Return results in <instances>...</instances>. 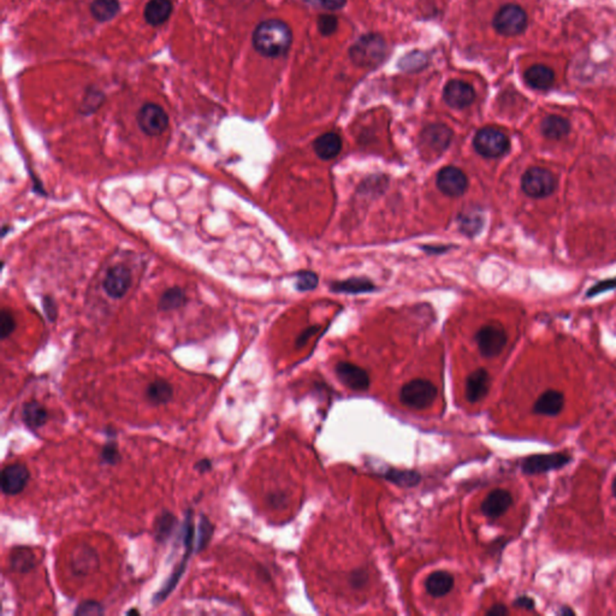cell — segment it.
<instances>
[{"instance_id":"39","label":"cell","mask_w":616,"mask_h":616,"mask_svg":"<svg viewBox=\"0 0 616 616\" xmlns=\"http://www.w3.org/2000/svg\"><path fill=\"white\" fill-rule=\"evenodd\" d=\"M16 328V320H15L14 315L8 310H3L1 312V338H9L11 333H14Z\"/></svg>"},{"instance_id":"29","label":"cell","mask_w":616,"mask_h":616,"mask_svg":"<svg viewBox=\"0 0 616 616\" xmlns=\"http://www.w3.org/2000/svg\"><path fill=\"white\" fill-rule=\"evenodd\" d=\"M177 526V517L169 512L164 510L154 522V540L159 544H165L170 540L174 531Z\"/></svg>"},{"instance_id":"21","label":"cell","mask_w":616,"mask_h":616,"mask_svg":"<svg viewBox=\"0 0 616 616\" xmlns=\"http://www.w3.org/2000/svg\"><path fill=\"white\" fill-rule=\"evenodd\" d=\"M525 80L527 85L533 90H548L553 85L555 75L553 70L548 67L542 64H535L527 69L525 72Z\"/></svg>"},{"instance_id":"28","label":"cell","mask_w":616,"mask_h":616,"mask_svg":"<svg viewBox=\"0 0 616 616\" xmlns=\"http://www.w3.org/2000/svg\"><path fill=\"white\" fill-rule=\"evenodd\" d=\"M540 131L547 139L560 140L569 134L571 124L566 118L551 115L543 119L540 124Z\"/></svg>"},{"instance_id":"50","label":"cell","mask_w":616,"mask_h":616,"mask_svg":"<svg viewBox=\"0 0 616 616\" xmlns=\"http://www.w3.org/2000/svg\"><path fill=\"white\" fill-rule=\"evenodd\" d=\"M514 606H517V607L519 608H525V609H533V607H535V602H533L530 597L524 596V597L517 599V601L514 602Z\"/></svg>"},{"instance_id":"42","label":"cell","mask_w":616,"mask_h":616,"mask_svg":"<svg viewBox=\"0 0 616 616\" xmlns=\"http://www.w3.org/2000/svg\"><path fill=\"white\" fill-rule=\"evenodd\" d=\"M305 1L320 9L338 10L344 6L347 0H305Z\"/></svg>"},{"instance_id":"24","label":"cell","mask_w":616,"mask_h":616,"mask_svg":"<svg viewBox=\"0 0 616 616\" xmlns=\"http://www.w3.org/2000/svg\"><path fill=\"white\" fill-rule=\"evenodd\" d=\"M454 586V578L444 571H437L431 573L425 581V588L428 594L432 597H443L449 594Z\"/></svg>"},{"instance_id":"36","label":"cell","mask_w":616,"mask_h":616,"mask_svg":"<svg viewBox=\"0 0 616 616\" xmlns=\"http://www.w3.org/2000/svg\"><path fill=\"white\" fill-rule=\"evenodd\" d=\"M103 607L100 604L99 602H97V601H93V599H88V601H85V602L80 603L78 606H77L76 609H75V612H74V615L77 616H100L103 615Z\"/></svg>"},{"instance_id":"20","label":"cell","mask_w":616,"mask_h":616,"mask_svg":"<svg viewBox=\"0 0 616 616\" xmlns=\"http://www.w3.org/2000/svg\"><path fill=\"white\" fill-rule=\"evenodd\" d=\"M99 565L98 553L94 549L85 547L75 551L72 560V569L76 576H88Z\"/></svg>"},{"instance_id":"13","label":"cell","mask_w":616,"mask_h":616,"mask_svg":"<svg viewBox=\"0 0 616 616\" xmlns=\"http://www.w3.org/2000/svg\"><path fill=\"white\" fill-rule=\"evenodd\" d=\"M338 379L351 390L364 392L369 387V374L356 365L351 363H338L335 367Z\"/></svg>"},{"instance_id":"3","label":"cell","mask_w":616,"mask_h":616,"mask_svg":"<svg viewBox=\"0 0 616 616\" xmlns=\"http://www.w3.org/2000/svg\"><path fill=\"white\" fill-rule=\"evenodd\" d=\"M387 53V45L381 36L369 34L360 38L356 45L351 47L353 62L364 68H374L382 62Z\"/></svg>"},{"instance_id":"15","label":"cell","mask_w":616,"mask_h":616,"mask_svg":"<svg viewBox=\"0 0 616 616\" xmlns=\"http://www.w3.org/2000/svg\"><path fill=\"white\" fill-rule=\"evenodd\" d=\"M443 98L450 108H465L474 101L476 93L471 85L459 80H453L448 82L444 87Z\"/></svg>"},{"instance_id":"33","label":"cell","mask_w":616,"mask_h":616,"mask_svg":"<svg viewBox=\"0 0 616 616\" xmlns=\"http://www.w3.org/2000/svg\"><path fill=\"white\" fill-rule=\"evenodd\" d=\"M213 532H215V527L212 525V522L205 515H203L199 522L198 533L195 537V543H197L195 553H201L203 550L206 549L213 537Z\"/></svg>"},{"instance_id":"34","label":"cell","mask_w":616,"mask_h":616,"mask_svg":"<svg viewBox=\"0 0 616 616\" xmlns=\"http://www.w3.org/2000/svg\"><path fill=\"white\" fill-rule=\"evenodd\" d=\"M333 289L335 292H366L374 290V283L369 282L367 279L364 278H353L340 282V283H333Z\"/></svg>"},{"instance_id":"45","label":"cell","mask_w":616,"mask_h":616,"mask_svg":"<svg viewBox=\"0 0 616 616\" xmlns=\"http://www.w3.org/2000/svg\"><path fill=\"white\" fill-rule=\"evenodd\" d=\"M269 503L271 504V507H274V508H281V507H283L284 503H285V501H287V497L283 494H279V492H276V494H272V495L269 496Z\"/></svg>"},{"instance_id":"10","label":"cell","mask_w":616,"mask_h":616,"mask_svg":"<svg viewBox=\"0 0 616 616\" xmlns=\"http://www.w3.org/2000/svg\"><path fill=\"white\" fill-rule=\"evenodd\" d=\"M31 481V472L26 465L21 463H10L1 471L0 485L6 496L19 495Z\"/></svg>"},{"instance_id":"4","label":"cell","mask_w":616,"mask_h":616,"mask_svg":"<svg viewBox=\"0 0 616 616\" xmlns=\"http://www.w3.org/2000/svg\"><path fill=\"white\" fill-rule=\"evenodd\" d=\"M437 388L428 379H413L406 383L400 390L402 405L413 410H425L435 402Z\"/></svg>"},{"instance_id":"27","label":"cell","mask_w":616,"mask_h":616,"mask_svg":"<svg viewBox=\"0 0 616 616\" xmlns=\"http://www.w3.org/2000/svg\"><path fill=\"white\" fill-rule=\"evenodd\" d=\"M144 395L151 405H167L174 397V388L165 379H156L149 383Z\"/></svg>"},{"instance_id":"22","label":"cell","mask_w":616,"mask_h":616,"mask_svg":"<svg viewBox=\"0 0 616 616\" xmlns=\"http://www.w3.org/2000/svg\"><path fill=\"white\" fill-rule=\"evenodd\" d=\"M23 423L32 430H39L45 426L49 420V413L44 406L38 401H29L23 405L21 410Z\"/></svg>"},{"instance_id":"49","label":"cell","mask_w":616,"mask_h":616,"mask_svg":"<svg viewBox=\"0 0 616 616\" xmlns=\"http://www.w3.org/2000/svg\"><path fill=\"white\" fill-rule=\"evenodd\" d=\"M486 614L492 616L507 615V614H508V609L504 607L503 604H496V606H494L491 609H489V610L486 612Z\"/></svg>"},{"instance_id":"12","label":"cell","mask_w":616,"mask_h":616,"mask_svg":"<svg viewBox=\"0 0 616 616\" xmlns=\"http://www.w3.org/2000/svg\"><path fill=\"white\" fill-rule=\"evenodd\" d=\"M131 285V274L126 266H113L108 271L103 278V290L113 299H122L126 297Z\"/></svg>"},{"instance_id":"43","label":"cell","mask_w":616,"mask_h":616,"mask_svg":"<svg viewBox=\"0 0 616 616\" xmlns=\"http://www.w3.org/2000/svg\"><path fill=\"white\" fill-rule=\"evenodd\" d=\"M614 288H616V279L603 281V282L596 283V285H594L592 288L590 289L586 295H588V297H594V295H599L601 292H606V290H610V289Z\"/></svg>"},{"instance_id":"7","label":"cell","mask_w":616,"mask_h":616,"mask_svg":"<svg viewBox=\"0 0 616 616\" xmlns=\"http://www.w3.org/2000/svg\"><path fill=\"white\" fill-rule=\"evenodd\" d=\"M494 27L501 35H519L526 29V13L517 5H504L495 15Z\"/></svg>"},{"instance_id":"47","label":"cell","mask_w":616,"mask_h":616,"mask_svg":"<svg viewBox=\"0 0 616 616\" xmlns=\"http://www.w3.org/2000/svg\"><path fill=\"white\" fill-rule=\"evenodd\" d=\"M318 330V326H315V328H307L306 331H303V333L299 336L297 341V346L301 347L307 342V340L312 336V335H315V331Z\"/></svg>"},{"instance_id":"11","label":"cell","mask_w":616,"mask_h":616,"mask_svg":"<svg viewBox=\"0 0 616 616\" xmlns=\"http://www.w3.org/2000/svg\"><path fill=\"white\" fill-rule=\"evenodd\" d=\"M436 185L442 193L451 198H458L467 189V176L458 167H445L437 174Z\"/></svg>"},{"instance_id":"35","label":"cell","mask_w":616,"mask_h":616,"mask_svg":"<svg viewBox=\"0 0 616 616\" xmlns=\"http://www.w3.org/2000/svg\"><path fill=\"white\" fill-rule=\"evenodd\" d=\"M385 478L388 481L401 486H415L420 481V474L414 472V471L390 469V471H388Z\"/></svg>"},{"instance_id":"26","label":"cell","mask_w":616,"mask_h":616,"mask_svg":"<svg viewBox=\"0 0 616 616\" xmlns=\"http://www.w3.org/2000/svg\"><path fill=\"white\" fill-rule=\"evenodd\" d=\"M10 568L17 573H28L33 571L38 565L36 556L32 549L27 547H18L13 549L10 553Z\"/></svg>"},{"instance_id":"51","label":"cell","mask_w":616,"mask_h":616,"mask_svg":"<svg viewBox=\"0 0 616 616\" xmlns=\"http://www.w3.org/2000/svg\"><path fill=\"white\" fill-rule=\"evenodd\" d=\"M613 494H614V496L616 497V478L614 483H613Z\"/></svg>"},{"instance_id":"8","label":"cell","mask_w":616,"mask_h":616,"mask_svg":"<svg viewBox=\"0 0 616 616\" xmlns=\"http://www.w3.org/2000/svg\"><path fill=\"white\" fill-rule=\"evenodd\" d=\"M138 124L146 135L159 136L169 126V116L157 103H144L138 113Z\"/></svg>"},{"instance_id":"1","label":"cell","mask_w":616,"mask_h":616,"mask_svg":"<svg viewBox=\"0 0 616 616\" xmlns=\"http://www.w3.org/2000/svg\"><path fill=\"white\" fill-rule=\"evenodd\" d=\"M290 28L279 19L261 22L253 33V46L259 53L276 58L287 53L292 45Z\"/></svg>"},{"instance_id":"25","label":"cell","mask_w":616,"mask_h":616,"mask_svg":"<svg viewBox=\"0 0 616 616\" xmlns=\"http://www.w3.org/2000/svg\"><path fill=\"white\" fill-rule=\"evenodd\" d=\"M315 153L318 154V157L324 159V160H330L335 157H338L341 149H342V140L340 135L335 133H326L324 135L319 136L315 140Z\"/></svg>"},{"instance_id":"17","label":"cell","mask_w":616,"mask_h":616,"mask_svg":"<svg viewBox=\"0 0 616 616\" xmlns=\"http://www.w3.org/2000/svg\"><path fill=\"white\" fill-rule=\"evenodd\" d=\"M513 504V496L504 489H495L486 496L481 503V512L489 519L502 517Z\"/></svg>"},{"instance_id":"23","label":"cell","mask_w":616,"mask_h":616,"mask_svg":"<svg viewBox=\"0 0 616 616\" xmlns=\"http://www.w3.org/2000/svg\"><path fill=\"white\" fill-rule=\"evenodd\" d=\"M172 13V0H149L144 8V19L151 26L167 22Z\"/></svg>"},{"instance_id":"46","label":"cell","mask_w":616,"mask_h":616,"mask_svg":"<svg viewBox=\"0 0 616 616\" xmlns=\"http://www.w3.org/2000/svg\"><path fill=\"white\" fill-rule=\"evenodd\" d=\"M366 581H367V574H366L365 572H356V573H353V574H351V585L354 586V588H356V589H359V588H361V586H363V585H364V583H366Z\"/></svg>"},{"instance_id":"32","label":"cell","mask_w":616,"mask_h":616,"mask_svg":"<svg viewBox=\"0 0 616 616\" xmlns=\"http://www.w3.org/2000/svg\"><path fill=\"white\" fill-rule=\"evenodd\" d=\"M110 431H111V428H108V442L103 444L101 453H100V459H101V461H103V463H105V465H108V466H116V465L121 461V451H119L117 440H116L117 433H116L115 430H113V432Z\"/></svg>"},{"instance_id":"9","label":"cell","mask_w":616,"mask_h":616,"mask_svg":"<svg viewBox=\"0 0 616 616\" xmlns=\"http://www.w3.org/2000/svg\"><path fill=\"white\" fill-rule=\"evenodd\" d=\"M476 341L481 356L494 358L501 354L507 344V333L501 325H485L478 331Z\"/></svg>"},{"instance_id":"30","label":"cell","mask_w":616,"mask_h":616,"mask_svg":"<svg viewBox=\"0 0 616 616\" xmlns=\"http://www.w3.org/2000/svg\"><path fill=\"white\" fill-rule=\"evenodd\" d=\"M118 10H119L118 0H94L90 5V14L99 22H106L113 19L117 15Z\"/></svg>"},{"instance_id":"31","label":"cell","mask_w":616,"mask_h":616,"mask_svg":"<svg viewBox=\"0 0 616 616\" xmlns=\"http://www.w3.org/2000/svg\"><path fill=\"white\" fill-rule=\"evenodd\" d=\"M187 301L185 292L178 287H172L163 292L162 297L159 300V310L163 312L175 310L185 305Z\"/></svg>"},{"instance_id":"6","label":"cell","mask_w":616,"mask_h":616,"mask_svg":"<svg viewBox=\"0 0 616 616\" xmlns=\"http://www.w3.org/2000/svg\"><path fill=\"white\" fill-rule=\"evenodd\" d=\"M473 146L483 157L495 159L508 152L510 142L503 131L488 126L478 131L473 140Z\"/></svg>"},{"instance_id":"41","label":"cell","mask_w":616,"mask_h":616,"mask_svg":"<svg viewBox=\"0 0 616 616\" xmlns=\"http://www.w3.org/2000/svg\"><path fill=\"white\" fill-rule=\"evenodd\" d=\"M483 221L479 216H466L463 217L461 222L463 233L465 234H476L478 230L481 229Z\"/></svg>"},{"instance_id":"44","label":"cell","mask_w":616,"mask_h":616,"mask_svg":"<svg viewBox=\"0 0 616 616\" xmlns=\"http://www.w3.org/2000/svg\"><path fill=\"white\" fill-rule=\"evenodd\" d=\"M44 307H45V312L47 317H49L51 320L56 319V317H57V308H56V303H54L53 300H52L50 297L44 299Z\"/></svg>"},{"instance_id":"18","label":"cell","mask_w":616,"mask_h":616,"mask_svg":"<svg viewBox=\"0 0 616 616\" xmlns=\"http://www.w3.org/2000/svg\"><path fill=\"white\" fill-rule=\"evenodd\" d=\"M490 374L484 369L473 371L466 379V399L471 403L483 400L490 390Z\"/></svg>"},{"instance_id":"38","label":"cell","mask_w":616,"mask_h":616,"mask_svg":"<svg viewBox=\"0 0 616 616\" xmlns=\"http://www.w3.org/2000/svg\"><path fill=\"white\" fill-rule=\"evenodd\" d=\"M317 284H318V277L315 272L303 271V272L297 274V287L299 290H301V292L312 290L317 287Z\"/></svg>"},{"instance_id":"5","label":"cell","mask_w":616,"mask_h":616,"mask_svg":"<svg viewBox=\"0 0 616 616\" xmlns=\"http://www.w3.org/2000/svg\"><path fill=\"white\" fill-rule=\"evenodd\" d=\"M558 188V178L544 167H531L522 178V189L527 197L547 198Z\"/></svg>"},{"instance_id":"2","label":"cell","mask_w":616,"mask_h":616,"mask_svg":"<svg viewBox=\"0 0 616 616\" xmlns=\"http://www.w3.org/2000/svg\"><path fill=\"white\" fill-rule=\"evenodd\" d=\"M182 538H183V545H185V556L181 560L178 566L176 567L170 576L167 578V583L163 585L162 589L158 591L157 594L153 596V604L158 606L160 603L164 602L169 597V594L176 589L177 584L180 583L181 578L185 574V568L188 565L189 558L190 555L195 551V526H194V513L192 509H188L185 512V522L182 527Z\"/></svg>"},{"instance_id":"40","label":"cell","mask_w":616,"mask_h":616,"mask_svg":"<svg viewBox=\"0 0 616 616\" xmlns=\"http://www.w3.org/2000/svg\"><path fill=\"white\" fill-rule=\"evenodd\" d=\"M318 28L323 35H331L338 28V19L331 15H323L318 21Z\"/></svg>"},{"instance_id":"52","label":"cell","mask_w":616,"mask_h":616,"mask_svg":"<svg viewBox=\"0 0 616 616\" xmlns=\"http://www.w3.org/2000/svg\"><path fill=\"white\" fill-rule=\"evenodd\" d=\"M126 614H128V615H131V614H140V613L138 612L136 609H133V610H129V612L126 613Z\"/></svg>"},{"instance_id":"16","label":"cell","mask_w":616,"mask_h":616,"mask_svg":"<svg viewBox=\"0 0 616 616\" xmlns=\"http://www.w3.org/2000/svg\"><path fill=\"white\" fill-rule=\"evenodd\" d=\"M453 138V131L443 124H432L424 129L422 133V144L435 153H441L449 147Z\"/></svg>"},{"instance_id":"37","label":"cell","mask_w":616,"mask_h":616,"mask_svg":"<svg viewBox=\"0 0 616 616\" xmlns=\"http://www.w3.org/2000/svg\"><path fill=\"white\" fill-rule=\"evenodd\" d=\"M425 64H426V57L420 52H413L410 56H406L405 59L401 63V67L408 72H413V70L423 68L425 67Z\"/></svg>"},{"instance_id":"14","label":"cell","mask_w":616,"mask_h":616,"mask_svg":"<svg viewBox=\"0 0 616 616\" xmlns=\"http://www.w3.org/2000/svg\"><path fill=\"white\" fill-rule=\"evenodd\" d=\"M569 460L571 458L566 454L533 455L524 460L522 468L527 474L545 473L563 467Z\"/></svg>"},{"instance_id":"48","label":"cell","mask_w":616,"mask_h":616,"mask_svg":"<svg viewBox=\"0 0 616 616\" xmlns=\"http://www.w3.org/2000/svg\"><path fill=\"white\" fill-rule=\"evenodd\" d=\"M194 468L200 473L208 472V471H211L212 461L210 459L199 460L198 463H195Z\"/></svg>"},{"instance_id":"19","label":"cell","mask_w":616,"mask_h":616,"mask_svg":"<svg viewBox=\"0 0 616 616\" xmlns=\"http://www.w3.org/2000/svg\"><path fill=\"white\" fill-rule=\"evenodd\" d=\"M565 395L558 390H547L535 401L533 410L540 415L555 417L563 410Z\"/></svg>"}]
</instances>
